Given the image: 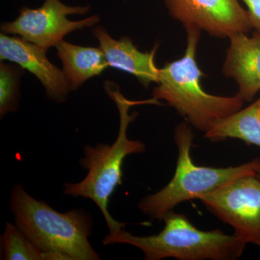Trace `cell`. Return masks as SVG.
Listing matches in <instances>:
<instances>
[{
	"label": "cell",
	"instance_id": "6da1fadb",
	"mask_svg": "<svg viewBox=\"0 0 260 260\" xmlns=\"http://www.w3.org/2000/svg\"><path fill=\"white\" fill-rule=\"evenodd\" d=\"M105 90L119 110L120 125L117 138L112 145L99 143L96 146L83 147L84 157L80 159V164L88 170V174L80 182L65 183L63 192L74 198L80 197L93 201L105 218L109 234H114L124 229L127 223L116 221L113 218L108 209L109 198L116 186L121 184V168L126 157L145 151L143 142L127 138L128 126L138 116L137 113L129 114L130 108L142 104H162L153 98L148 100H128L121 94L117 85L112 82H106Z\"/></svg>",
	"mask_w": 260,
	"mask_h": 260
},
{
	"label": "cell",
	"instance_id": "7a4b0ae2",
	"mask_svg": "<svg viewBox=\"0 0 260 260\" xmlns=\"http://www.w3.org/2000/svg\"><path fill=\"white\" fill-rule=\"evenodd\" d=\"M186 32L184 56L160 68L153 98L166 101L186 122L205 134L228 116L242 109L244 102L238 94L221 96L205 91L201 80L205 75L196 58L202 31L191 27L186 28Z\"/></svg>",
	"mask_w": 260,
	"mask_h": 260
},
{
	"label": "cell",
	"instance_id": "3957f363",
	"mask_svg": "<svg viewBox=\"0 0 260 260\" xmlns=\"http://www.w3.org/2000/svg\"><path fill=\"white\" fill-rule=\"evenodd\" d=\"M10 208L15 225L49 260L101 259L89 242L93 223L85 210L58 212L30 196L20 183L12 191Z\"/></svg>",
	"mask_w": 260,
	"mask_h": 260
},
{
	"label": "cell",
	"instance_id": "277c9868",
	"mask_svg": "<svg viewBox=\"0 0 260 260\" xmlns=\"http://www.w3.org/2000/svg\"><path fill=\"white\" fill-rule=\"evenodd\" d=\"M161 232L138 237L124 229L103 239L104 246L125 244L143 251L145 259L236 260L242 256L246 243L235 234L228 235L218 229L204 232L195 227L186 215L169 212Z\"/></svg>",
	"mask_w": 260,
	"mask_h": 260
},
{
	"label": "cell",
	"instance_id": "5b68a950",
	"mask_svg": "<svg viewBox=\"0 0 260 260\" xmlns=\"http://www.w3.org/2000/svg\"><path fill=\"white\" fill-rule=\"evenodd\" d=\"M192 126L183 121L174 131V141L178 149L177 167L172 180L155 194L143 198L138 206L152 220H161L181 203L198 199L221 187L238 178L256 175L260 158L227 168L198 166L191 157L194 134Z\"/></svg>",
	"mask_w": 260,
	"mask_h": 260
},
{
	"label": "cell",
	"instance_id": "8992f818",
	"mask_svg": "<svg viewBox=\"0 0 260 260\" xmlns=\"http://www.w3.org/2000/svg\"><path fill=\"white\" fill-rule=\"evenodd\" d=\"M198 200L246 244L260 247V179L256 175L238 178Z\"/></svg>",
	"mask_w": 260,
	"mask_h": 260
},
{
	"label": "cell",
	"instance_id": "52a82bcc",
	"mask_svg": "<svg viewBox=\"0 0 260 260\" xmlns=\"http://www.w3.org/2000/svg\"><path fill=\"white\" fill-rule=\"evenodd\" d=\"M89 9V6H68L60 0H45L38 9L24 7L16 20L2 24L1 30L6 34L20 36L47 51L56 47L67 34L99 23L100 19L98 15L79 21H71L68 18V15L86 14Z\"/></svg>",
	"mask_w": 260,
	"mask_h": 260
},
{
	"label": "cell",
	"instance_id": "ba28073f",
	"mask_svg": "<svg viewBox=\"0 0 260 260\" xmlns=\"http://www.w3.org/2000/svg\"><path fill=\"white\" fill-rule=\"evenodd\" d=\"M169 15L184 25L225 39L252 30L247 10L239 0H164Z\"/></svg>",
	"mask_w": 260,
	"mask_h": 260
},
{
	"label": "cell",
	"instance_id": "9c48e42d",
	"mask_svg": "<svg viewBox=\"0 0 260 260\" xmlns=\"http://www.w3.org/2000/svg\"><path fill=\"white\" fill-rule=\"evenodd\" d=\"M0 59L17 63L40 80L51 100H66L70 88L64 71L50 62L47 50L21 37L0 35Z\"/></svg>",
	"mask_w": 260,
	"mask_h": 260
},
{
	"label": "cell",
	"instance_id": "30bf717a",
	"mask_svg": "<svg viewBox=\"0 0 260 260\" xmlns=\"http://www.w3.org/2000/svg\"><path fill=\"white\" fill-rule=\"evenodd\" d=\"M229 39L222 73L237 82V94L244 102H252L260 91V36L241 32Z\"/></svg>",
	"mask_w": 260,
	"mask_h": 260
},
{
	"label": "cell",
	"instance_id": "8fae6325",
	"mask_svg": "<svg viewBox=\"0 0 260 260\" xmlns=\"http://www.w3.org/2000/svg\"><path fill=\"white\" fill-rule=\"evenodd\" d=\"M93 35L99 41L109 66L134 75L145 88L150 83H158L160 69L155 62L158 44L151 51L142 52L129 38L116 40L102 26L94 29Z\"/></svg>",
	"mask_w": 260,
	"mask_h": 260
},
{
	"label": "cell",
	"instance_id": "7c38bea8",
	"mask_svg": "<svg viewBox=\"0 0 260 260\" xmlns=\"http://www.w3.org/2000/svg\"><path fill=\"white\" fill-rule=\"evenodd\" d=\"M55 47L71 90H76L87 80L102 74L109 67L100 47H81L64 40Z\"/></svg>",
	"mask_w": 260,
	"mask_h": 260
},
{
	"label": "cell",
	"instance_id": "4fadbf2b",
	"mask_svg": "<svg viewBox=\"0 0 260 260\" xmlns=\"http://www.w3.org/2000/svg\"><path fill=\"white\" fill-rule=\"evenodd\" d=\"M205 137L212 142L235 138L260 147V97L249 107L220 121Z\"/></svg>",
	"mask_w": 260,
	"mask_h": 260
},
{
	"label": "cell",
	"instance_id": "5bb4252c",
	"mask_svg": "<svg viewBox=\"0 0 260 260\" xmlns=\"http://www.w3.org/2000/svg\"><path fill=\"white\" fill-rule=\"evenodd\" d=\"M2 259L49 260L15 224L8 223L1 237Z\"/></svg>",
	"mask_w": 260,
	"mask_h": 260
},
{
	"label": "cell",
	"instance_id": "9a60e30c",
	"mask_svg": "<svg viewBox=\"0 0 260 260\" xmlns=\"http://www.w3.org/2000/svg\"><path fill=\"white\" fill-rule=\"evenodd\" d=\"M20 72L15 67L0 66V115L16 110L18 104V80Z\"/></svg>",
	"mask_w": 260,
	"mask_h": 260
},
{
	"label": "cell",
	"instance_id": "2e32d148",
	"mask_svg": "<svg viewBox=\"0 0 260 260\" xmlns=\"http://www.w3.org/2000/svg\"><path fill=\"white\" fill-rule=\"evenodd\" d=\"M246 5L254 34L260 36V0H242Z\"/></svg>",
	"mask_w": 260,
	"mask_h": 260
},
{
	"label": "cell",
	"instance_id": "e0dca14e",
	"mask_svg": "<svg viewBox=\"0 0 260 260\" xmlns=\"http://www.w3.org/2000/svg\"><path fill=\"white\" fill-rule=\"evenodd\" d=\"M256 177H257L258 178H259V179H260V167H259V170H258L257 174H256Z\"/></svg>",
	"mask_w": 260,
	"mask_h": 260
}]
</instances>
